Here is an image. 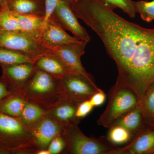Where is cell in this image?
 <instances>
[{
    "instance_id": "6da1fadb",
    "label": "cell",
    "mask_w": 154,
    "mask_h": 154,
    "mask_svg": "<svg viewBox=\"0 0 154 154\" xmlns=\"http://www.w3.org/2000/svg\"><path fill=\"white\" fill-rule=\"evenodd\" d=\"M70 5L77 18L100 37L115 62V84L133 91L141 106L154 84V28L125 20L102 0H71Z\"/></svg>"
},
{
    "instance_id": "7a4b0ae2",
    "label": "cell",
    "mask_w": 154,
    "mask_h": 154,
    "mask_svg": "<svg viewBox=\"0 0 154 154\" xmlns=\"http://www.w3.org/2000/svg\"><path fill=\"white\" fill-rule=\"evenodd\" d=\"M27 102L46 111L66 99L61 80L46 72L36 69L28 82L17 94Z\"/></svg>"
},
{
    "instance_id": "3957f363",
    "label": "cell",
    "mask_w": 154,
    "mask_h": 154,
    "mask_svg": "<svg viewBox=\"0 0 154 154\" xmlns=\"http://www.w3.org/2000/svg\"><path fill=\"white\" fill-rule=\"evenodd\" d=\"M0 149L5 154H36L30 128L18 117L0 112Z\"/></svg>"
},
{
    "instance_id": "277c9868",
    "label": "cell",
    "mask_w": 154,
    "mask_h": 154,
    "mask_svg": "<svg viewBox=\"0 0 154 154\" xmlns=\"http://www.w3.org/2000/svg\"><path fill=\"white\" fill-rule=\"evenodd\" d=\"M61 135L66 143L63 154H111L118 147L112 143L107 136L88 137L82 132L78 125L64 128Z\"/></svg>"
},
{
    "instance_id": "5b68a950",
    "label": "cell",
    "mask_w": 154,
    "mask_h": 154,
    "mask_svg": "<svg viewBox=\"0 0 154 154\" xmlns=\"http://www.w3.org/2000/svg\"><path fill=\"white\" fill-rule=\"evenodd\" d=\"M138 105L137 97L133 91L115 84L109 91L107 107L97 120V124L109 128L120 116Z\"/></svg>"
},
{
    "instance_id": "8992f818",
    "label": "cell",
    "mask_w": 154,
    "mask_h": 154,
    "mask_svg": "<svg viewBox=\"0 0 154 154\" xmlns=\"http://www.w3.org/2000/svg\"><path fill=\"white\" fill-rule=\"evenodd\" d=\"M0 47L34 57L51 53V50L45 47L40 38L22 31H11L1 27Z\"/></svg>"
},
{
    "instance_id": "52a82bcc",
    "label": "cell",
    "mask_w": 154,
    "mask_h": 154,
    "mask_svg": "<svg viewBox=\"0 0 154 154\" xmlns=\"http://www.w3.org/2000/svg\"><path fill=\"white\" fill-rule=\"evenodd\" d=\"M88 43L82 41L78 43L63 45L51 48V54L58 58L71 73L83 75L94 82L93 77L86 71L81 62V57L85 54Z\"/></svg>"
},
{
    "instance_id": "ba28073f",
    "label": "cell",
    "mask_w": 154,
    "mask_h": 154,
    "mask_svg": "<svg viewBox=\"0 0 154 154\" xmlns=\"http://www.w3.org/2000/svg\"><path fill=\"white\" fill-rule=\"evenodd\" d=\"M61 80L66 99L77 104L89 100L96 92L102 91L83 75L70 74Z\"/></svg>"
},
{
    "instance_id": "9c48e42d",
    "label": "cell",
    "mask_w": 154,
    "mask_h": 154,
    "mask_svg": "<svg viewBox=\"0 0 154 154\" xmlns=\"http://www.w3.org/2000/svg\"><path fill=\"white\" fill-rule=\"evenodd\" d=\"M51 16L64 30L70 32L78 40L88 42L90 41L89 34L80 24L72 10L70 0L60 1Z\"/></svg>"
},
{
    "instance_id": "30bf717a",
    "label": "cell",
    "mask_w": 154,
    "mask_h": 154,
    "mask_svg": "<svg viewBox=\"0 0 154 154\" xmlns=\"http://www.w3.org/2000/svg\"><path fill=\"white\" fill-rule=\"evenodd\" d=\"M2 82L11 94H17L28 82L35 71L34 64L24 63L1 66Z\"/></svg>"
},
{
    "instance_id": "8fae6325",
    "label": "cell",
    "mask_w": 154,
    "mask_h": 154,
    "mask_svg": "<svg viewBox=\"0 0 154 154\" xmlns=\"http://www.w3.org/2000/svg\"><path fill=\"white\" fill-rule=\"evenodd\" d=\"M30 128L32 140L38 151L48 149L53 139L61 135L63 131L62 126L47 114Z\"/></svg>"
},
{
    "instance_id": "7c38bea8",
    "label": "cell",
    "mask_w": 154,
    "mask_h": 154,
    "mask_svg": "<svg viewBox=\"0 0 154 154\" xmlns=\"http://www.w3.org/2000/svg\"><path fill=\"white\" fill-rule=\"evenodd\" d=\"M40 39L45 47L50 50L63 45L78 43L82 41L68 34L52 16L44 25Z\"/></svg>"
},
{
    "instance_id": "4fadbf2b",
    "label": "cell",
    "mask_w": 154,
    "mask_h": 154,
    "mask_svg": "<svg viewBox=\"0 0 154 154\" xmlns=\"http://www.w3.org/2000/svg\"><path fill=\"white\" fill-rule=\"evenodd\" d=\"M154 152V130L140 131L129 143L116 149L111 154H144Z\"/></svg>"
},
{
    "instance_id": "5bb4252c",
    "label": "cell",
    "mask_w": 154,
    "mask_h": 154,
    "mask_svg": "<svg viewBox=\"0 0 154 154\" xmlns=\"http://www.w3.org/2000/svg\"><path fill=\"white\" fill-rule=\"evenodd\" d=\"M77 103L66 99L50 110L47 115L54 119L63 128L73 125H78L80 121L76 117Z\"/></svg>"
},
{
    "instance_id": "9a60e30c",
    "label": "cell",
    "mask_w": 154,
    "mask_h": 154,
    "mask_svg": "<svg viewBox=\"0 0 154 154\" xmlns=\"http://www.w3.org/2000/svg\"><path fill=\"white\" fill-rule=\"evenodd\" d=\"M34 66L35 69L44 71L58 79L72 74L58 58L51 54L39 57Z\"/></svg>"
},
{
    "instance_id": "2e32d148",
    "label": "cell",
    "mask_w": 154,
    "mask_h": 154,
    "mask_svg": "<svg viewBox=\"0 0 154 154\" xmlns=\"http://www.w3.org/2000/svg\"><path fill=\"white\" fill-rule=\"evenodd\" d=\"M14 14H28L45 17V0H6Z\"/></svg>"
},
{
    "instance_id": "e0dca14e",
    "label": "cell",
    "mask_w": 154,
    "mask_h": 154,
    "mask_svg": "<svg viewBox=\"0 0 154 154\" xmlns=\"http://www.w3.org/2000/svg\"><path fill=\"white\" fill-rule=\"evenodd\" d=\"M143 119L142 112L139 105H138L120 116L112 125L123 127L131 133L134 137L141 131V127Z\"/></svg>"
},
{
    "instance_id": "ac0fdd59",
    "label": "cell",
    "mask_w": 154,
    "mask_h": 154,
    "mask_svg": "<svg viewBox=\"0 0 154 154\" xmlns=\"http://www.w3.org/2000/svg\"><path fill=\"white\" fill-rule=\"evenodd\" d=\"M14 14L18 20L20 31L41 38L44 26V17L28 14Z\"/></svg>"
},
{
    "instance_id": "d6986e66",
    "label": "cell",
    "mask_w": 154,
    "mask_h": 154,
    "mask_svg": "<svg viewBox=\"0 0 154 154\" xmlns=\"http://www.w3.org/2000/svg\"><path fill=\"white\" fill-rule=\"evenodd\" d=\"M40 57L0 47V66L24 63L34 64Z\"/></svg>"
},
{
    "instance_id": "ffe728a7",
    "label": "cell",
    "mask_w": 154,
    "mask_h": 154,
    "mask_svg": "<svg viewBox=\"0 0 154 154\" xmlns=\"http://www.w3.org/2000/svg\"><path fill=\"white\" fill-rule=\"evenodd\" d=\"M27 102L18 94H11L0 101V112L19 117Z\"/></svg>"
},
{
    "instance_id": "44dd1931",
    "label": "cell",
    "mask_w": 154,
    "mask_h": 154,
    "mask_svg": "<svg viewBox=\"0 0 154 154\" xmlns=\"http://www.w3.org/2000/svg\"><path fill=\"white\" fill-rule=\"evenodd\" d=\"M47 114V111L38 105L27 102L18 118L29 128Z\"/></svg>"
},
{
    "instance_id": "7402d4cb",
    "label": "cell",
    "mask_w": 154,
    "mask_h": 154,
    "mask_svg": "<svg viewBox=\"0 0 154 154\" xmlns=\"http://www.w3.org/2000/svg\"><path fill=\"white\" fill-rule=\"evenodd\" d=\"M107 137L115 145L125 146L132 140L134 137L129 131L119 125H112L109 128Z\"/></svg>"
},
{
    "instance_id": "603a6c76",
    "label": "cell",
    "mask_w": 154,
    "mask_h": 154,
    "mask_svg": "<svg viewBox=\"0 0 154 154\" xmlns=\"http://www.w3.org/2000/svg\"><path fill=\"white\" fill-rule=\"evenodd\" d=\"M0 27L5 30L20 31L17 17L9 8L6 1L0 5Z\"/></svg>"
},
{
    "instance_id": "cb8c5ba5",
    "label": "cell",
    "mask_w": 154,
    "mask_h": 154,
    "mask_svg": "<svg viewBox=\"0 0 154 154\" xmlns=\"http://www.w3.org/2000/svg\"><path fill=\"white\" fill-rule=\"evenodd\" d=\"M141 110L143 118L148 121V123L154 125V84L146 92Z\"/></svg>"
},
{
    "instance_id": "d4e9b609",
    "label": "cell",
    "mask_w": 154,
    "mask_h": 154,
    "mask_svg": "<svg viewBox=\"0 0 154 154\" xmlns=\"http://www.w3.org/2000/svg\"><path fill=\"white\" fill-rule=\"evenodd\" d=\"M136 13L145 22H150L154 20V0L134 2Z\"/></svg>"
},
{
    "instance_id": "484cf974",
    "label": "cell",
    "mask_w": 154,
    "mask_h": 154,
    "mask_svg": "<svg viewBox=\"0 0 154 154\" xmlns=\"http://www.w3.org/2000/svg\"><path fill=\"white\" fill-rule=\"evenodd\" d=\"M112 9L118 8L131 18L135 17L136 11L134 2L132 0H102Z\"/></svg>"
},
{
    "instance_id": "4316f807",
    "label": "cell",
    "mask_w": 154,
    "mask_h": 154,
    "mask_svg": "<svg viewBox=\"0 0 154 154\" xmlns=\"http://www.w3.org/2000/svg\"><path fill=\"white\" fill-rule=\"evenodd\" d=\"M66 147V143L62 135H58L53 139L48 146L50 154H63Z\"/></svg>"
},
{
    "instance_id": "83f0119b",
    "label": "cell",
    "mask_w": 154,
    "mask_h": 154,
    "mask_svg": "<svg viewBox=\"0 0 154 154\" xmlns=\"http://www.w3.org/2000/svg\"><path fill=\"white\" fill-rule=\"evenodd\" d=\"M94 107L89 100L81 102L77 107L75 113L76 117L81 121L91 113Z\"/></svg>"
},
{
    "instance_id": "f1b7e54d",
    "label": "cell",
    "mask_w": 154,
    "mask_h": 154,
    "mask_svg": "<svg viewBox=\"0 0 154 154\" xmlns=\"http://www.w3.org/2000/svg\"><path fill=\"white\" fill-rule=\"evenodd\" d=\"M62 0H45V15L44 26L48 20L52 16L58 4ZM43 26V27H44Z\"/></svg>"
},
{
    "instance_id": "f546056e",
    "label": "cell",
    "mask_w": 154,
    "mask_h": 154,
    "mask_svg": "<svg viewBox=\"0 0 154 154\" xmlns=\"http://www.w3.org/2000/svg\"><path fill=\"white\" fill-rule=\"evenodd\" d=\"M106 94L102 90L95 93L91 96L89 100L94 107H98L104 104L106 100Z\"/></svg>"
},
{
    "instance_id": "4dcf8cb0",
    "label": "cell",
    "mask_w": 154,
    "mask_h": 154,
    "mask_svg": "<svg viewBox=\"0 0 154 154\" xmlns=\"http://www.w3.org/2000/svg\"><path fill=\"white\" fill-rule=\"evenodd\" d=\"M11 94L6 86L2 82H0V101Z\"/></svg>"
},
{
    "instance_id": "1f68e13d",
    "label": "cell",
    "mask_w": 154,
    "mask_h": 154,
    "mask_svg": "<svg viewBox=\"0 0 154 154\" xmlns=\"http://www.w3.org/2000/svg\"><path fill=\"white\" fill-rule=\"evenodd\" d=\"M36 154H50V153L48 149H42L38 150Z\"/></svg>"
},
{
    "instance_id": "d6a6232c",
    "label": "cell",
    "mask_w": 154,
    "mask_h": 154,
    "mask_svg": "<svg viewBox=\"0 0 154 154\" xmlns=\"http://www.w3.org/2000/svg\"><path fill=\"white\" fill-rule=\"evenodd\" d=\"M0 154H5V152L0 149Z\"/></svg>"
},
{
    "instance_id": "836d02e7",
    "label": "cell",
    "mask_w": 154,
    "mask_h": 154,
    "mask_svg": "<svg viewBox=\"0 0 154 154\" xmlns=\"http://www.w3.org/2000/svg\"><path fill=\"white\" fill-rule=\"evenodd\" d=\"M6 0H0V5L2 4V3L4 2H5Z\"/></svg>"
}]
</instances>
